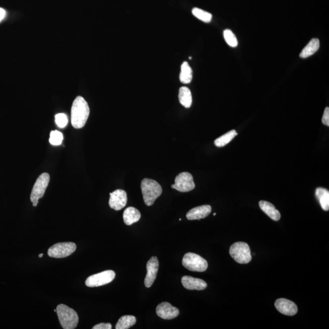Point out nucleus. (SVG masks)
<instances>
[{"instance_id": "39448f33", "label": "nucleus", "mask_w": 329, "mask_h": 329, "mask_svg": "<svg viewBox=\"0 0 329 329\" xmlns=\"http://www.w3.org/2000/svg\"><path fill=\"white\" fill-rule=\"evenodd\" d=\"M182 265L191 271L204 272L208 268V263L204 258L195 253H185L183 257Z\"/></svg>"}, {"instance_id": "dca6fc26", "label": "nucleus", "mask_w": 329, "mask_h": 329, "mask_svg": "<svg viewBox=\"0 0 329 329\" xmlns=\"http://www.w3.org/2000/svg\"><path fill=\"white\" fill-rule=\"evenodd\" d=\"M259 206L260 209L264 213L268 216L274 221H279L280 219V212L277 210L273 204L269 203L268 201H260L259 202Z\"/></svg>"}, {"instance_id": "72a5a7b5", "label": "nucleus", "mask_w": 329, "mask_h": 329, "mask_svg": "<svg viewBox=\"0 0 329 329\" xmlns=\"http://www.w3.org/2000/svg\"><path fill=\"white\" fill-rule=\"evenodd\" d=\"M216 215H217V214H216V213H215V214H214V215L215 216Z\"/></svg>"}, {"instance_id": "5701e85b", "label": "nucleus", "mask_w": 329, "mask_h": 329, "mask_svg": "<svg viewBox=\"0 0 329 329\" xmlns=\"http://www.w3.org/2000/svg\"><path fill=\"white\" fill-rule=\"evenodd\" d=\"M237 134H238L236 130L229 131L228 133L224 134L219 138L216 139L214 144L217 147H225V145L230 143L235 138V137L237 136Z\"/></svg>"}, {"instance_id": "cd10ccee", "label": "nucleus", "mask_w": 329, "mask_h": 329, "mask_svg": "<svg viewBox=\"0 0 329 329\" xmlns=\"http://www.w3.org/2000/svg\"><path fill=\"white\" fill-rule=\"evenodd\" d=\"M322 122L324 125L329 126V108L328 107L326 108L325 112H324Z\"/></svg>"}, {"instance_id": "7ed1b4c3", "label": "nucleus", "mask_w": 329, "mask_h": 329, "mask_svg": "<svg viewBox=\"0 0 329 329\" xmlns=\"http://www.w3.org/2000/svg\"><path fill=\"white\" fill-rule=\"evenodd\" d=\"M62 327L64 329H74L77 327L79 317L76 311L64 304H59L56 308Z\"/></svg>"}, {"instance_id": "6ab92c4d", "label": "nucleus", "mask_w": 329, "mask_h": 329, "mask_svg": "<svg viewBox=\"0 0 329 329\" xmlns=\"http://www.w3.org/2000/svg\"><path fill=\"white\" fill-rule=\"evenodd\" d=\"M179 99L180 104L186 108H189L192 104V95L191 91L187 87H180L179 91Z\"/></svg>"}, {"instance_id": "393cba45", "label": "nucleus", "mask_w": 329, "mask_h": 329, "mask_svg": "<svg viewBox=\"0 0 329 329\" xmlns=\"http://www.w3.org/2000/svg\"><path fill=\"white\" fill-rule=\"evenodd\" d=\"M224 38H225L226 43L231 47H236L238 45V40L235 36L233 32L230 29H226L223 32Z\"/></svg>"}, {"instance_id": "2f4dec72", "label": "nucleus", "mask_w": 329, "mask_h": 329, "mask_svg": "<svg viewBox=\"0 0 329 329\" xmlns=\"http://www.w3.org/2000/svg\"><path fill=\"white\" fill-rule=\"evenodd\" d=\"M43 255H44L43 253H40V254L39 255V257L41 258L43 257Z\"/></svg>"}, {"instance_id": "4be33fe9", "label": "nucleus", "mask_w": 329, "mask_h": 329, "mask_svg": "<svg viewBox=\"0 0 329 329\" xmlns=\"http://www.w3.org/2000/svg\"><path fill=\"white\" fill-rule=\"evenodd\" d=\"M136 318L132 315H125L120 318L116 325V329H128L136 323Z\"/></svg>"}, {"instance_id": "c756f323", "label": "nucleus", "mask_w": 329, "mask_h": 329, "mask_svg": "<svg viewBox=\"0 0 329 329\" xmlns=\"http://www.w3.org/2000/svg\"><path fill=\"white\" fill-rule=\"evenodd\" d=\"M6 12L2 8L0 7V22L6 17Z\"/></svg>"}, {"instance_id": "4468645a", "label": "nucleus", "mask_w": 329, "mask_h": 329, "mask_svg": "<svg viewBox=\"0 0 329 329\" xmlns=\"http://www.w3.org/2000/svg\"><path fill=\"white\" fill-rule=\"evenodd\" d=\"M181 282L186 289L190 290H204L207 287V283L204 280L191 276L183 277Z\"/></svg>"}, {"instance_id": "ddd939ff", "label": "nucleus", "mask_w": 329, "mask_h": 329, "mask_svg": "<svg viewBox=\"0 0 329 329\" xmlns=\"http://www.w3.org/2000/svg\"><path fill=\"white\" fill-rule=\"evenodd\" d=\"M127 193L123 190H117L110 193L109 206L115 210H120L126 206L127 204Z\"/></svg>"}, {"instance_id": "f8f14e48", "label": "nucleus", "mask_w": 329, "mask_h": 329, "mask_svg": "<svg viewBox=\"0 0 329 329\" xmlns=\"http://www.w3.org/2000/svg\"><path fill=\"white\" fill-rule=\"evenodd\" d=\"M158 316L164 320H172L179 315V310L166 302L159 304L156 308Z\"/></svg>"}, {"instance_id": "473e14b6", "label": "nucleus", "mask_w": 329, "mask_h": 329, "mask_svg": "<svg viewBox=\"0 0 329 329\" xmlns=\"http://www.w3.org/2000/svg\"><path fill=\"white\" fill-rule=\"evenodd\" d=\"M54 312H56V309L54 310Z\"/></svg>"}, {"instance_id": "7c9ffc66", "label": "nucleus", "mask_w": 329, "mask_h": 329, "mask_svg": "<svg viewBox=\"0 0 329 329\" xmlns=\"http://www.w3.org/2000/svg\"><path fill=\"white\" fill-rule=\"evenodd\" d=\"M39 203V201L34 202V203H32V206L34 207H36L37 206V204Z\"/></svg>"}, {"instance_id": "20e7f679", "label": "nucleus", "mask_w": 329, "mask_h": 329, "mask_svg": "<svg viewBox=\"0 0 329 329\" xmlns=\"http://www.w3.org/2000/svg\"><path fill=\"white\" fill-rule=\"evenodd\" d=\"M229 253L240 264L249 263L252 260L249 245L245 242L235 243L229 249Z\"/></svg>"}, {"instance_id": "f257e3e1", "label": "nucleus", "mask_w": 329, "mask_h": 329, "mask_svg": "<svg viewBox=\"0 0 329 329\" xmlns=\"http://www.w3.org/2000/svg\"><path fill=\"white\" fill-rule=\"evenodd\" d=\"M90 114L88 103L82 96H78L73 103L71 110L72 126L81 129L85 126Z\"/></svg>"}, {"instance_id": "9b49d317", "label": "nucleus", "mask_w": 329, "mask_h": 329, "mask_svg": "<svg viewBox=\"0 0 329 329\" xmlns=\"http://www.w3.org/2000/svg\"><path fill=\"white\" fill-rule=\"evenodd\" d=\"M274 306L280 313L287 316H294L298 313V306L293 301L287 299H277Z\"/></svg>"}, {"instance_id": "1a4fd4ad", "label": "nucleus", "mask_w": 329, "mask_h": 329, "mask_svg": "<svg viewBox=\"0 0 329 329\" xmlns=\"http://www.w3.org/2000/svg\"><path fill=\"white\" fill-rule=\"evenodd\" d=\"M171 188L180 192H188L195 188L193 177L189 172H184L178 174L175 179V184L171 185Z\"/></svg>"}, {"instance_id": "423d86ee", "label": "nucleus", "mask_w": 329, "mask_h": 329, "mask_svg": "<svg viewBox=\"0 0 329 329\" xmlns=\"http://www.w3.org/2000/svg\"><path fill=\"white\" fill-rule=\"evenodd\" d=\"M76 249L77 245L74 243H59L50 247L48 250V255L52 258H65L72 255Z\"/></svg>"}, {"instance_id": "c85d7f7f", "label": "nucleus", "mask_w": 329, "mask_h": 329, "mask_svg": "<svg viewBox=\"0 0 329 329\" xmlns=\"http://www.w3.org/2000/svg\"><path fill=\"white\" fill-rule=\"evenodd\" d=\"M112 325L110 323H100L98 324L92 328L93 329H111Z\"/></svg>"}, {"instance_id": "f03ea898", "label": "nucleus", "mask_w": 329, "mask_h": 329, "mask_svg": "<svg viewBox=\"0 0 329 329\" xmlns=\"http://www.w3.org/2000/svg\"><path fill=\"white\" fill-rule=\"evenodd\" d=\"M141 188L145 203L148 206H152L163 193V188L157 181L147 178L142 180Z\"/></svg>"}, {"instance_id": "a211bd4d", "label": "nucleus", "mask_w": 329, "mask_h": 329, "mask_svg": "<svg viewBox=\"0 0 329 329\" xmlns=\"http://www.w3.org/2000/svg\"><path fill=\"white\" fill-rule=\"evenodd\" d=\"M320 47V43L319 39H313L309 42L306 47L302 50L300 54V58H307L310 57V56L314 55L317 53L318 50H319Z\"/></svg>"}, {"instance_id": "aec40b11", "label": "nucleus", "mask_w": 329, "mask_h": 329, "mask_svg": "<svg viewBox=\"0 0 329 329\" xmlns=\"http://www.w3.org/2000/svg\"><path fill=\"white\" fill-rule=\"evenodd\" d=\"M316 196L322 209L325 211H328L329 209V190L323 188H318L316 190Z\"/></svg>"}, {"instance_id": "412c9836", "label": "nucleus", "mask_w": 329, "mask_h": 329, "mask_svg": "<svg viewBox=\"0 0 329 329\" xmlns=\"http://www.w3.org/2000/svg\"><path fill=\"white\" fill-rule=\"evenodd\" d=\"M180 81L183 83L187 84L191 82L193 78L192 69L187 62L183 63L181 66V71L180 74Z\"/></svg>"}, {"instance_id": "2eb2a0df", "label": "nucleus", "mask_w": 329, "mask_h": 329, "mask_svg": "<svg viewBox=\"0 0 329 329\" xmlns=\"http://www.w3.org/2000/svg\"><path fill=\"white\" fill-rule=\"evenodd\" d=\"M211 211V206L209 205H204L191 209L186 215V217L189 220H201L209 216Z\"/></svg>"}, {"instance_id": "6e6552de", "label": "nucleus", "mask_w": 329, "mask_h": 329, "mask_svg": "<svg viewBox=\"0 0 329 329\" xmlns=\"http://www.w3.org/2000/svg\"><path fill=\"white\" fill-rule=\"evenodd\" d=\"M50 179V175L47 172L40 174L37 178L31 191L30 199L32 203L39 201L44 196L48 184H49Z\"/></svg>"}, {"instance_id": "9d476101", "label": "nucleus", "mask_w": 329, "mask_h": 329, "mask_svg": "<svg viewBox=\"0 0 329 329\" xmlns=\"http://www.w3.org/2000/svg\"><path fill=\"white\" fill-rule=\"evenodd\" d=\"M159 263L157 257H152L147 264V274L145 279V285L150 288L155 282L159 270Z\"/></svg>"}, {"instance_id": "b1692460", "label": "nucleus", "mask_w": 329, "mask_h": 329, "mask_svg": "<svg viewBox=\"0 0 329 329\" xmlns=\"http://www.w3.org/2000/svg\"><path fill=\"white\" fill-rule=\"evenodd\" d=\"M192 13L195 17L205 23H209L212 20V15L211 13L199 9V8H193Z\"/></svg>"}, {"instance_id": "bb28decb", "label": "nucleus", "mask_w": 329, "mask_h": 329, "mask_svg": "<svg viewBox=\"0 0 329 329\" xmlns=\"http://www.w3.org/2000/svg\"><path fill=\"white\" fill-rule=\"evenodd\" d=\"M56 123L61 128H64L68 123V118L64 114H58L55 116Z\"/></svg>"}, {"instance_id": "a878e982", "label": "nucleus", "mask_w": 329, "mask_h": 329, "mask_svg": "<svg viewBox=\"0 0 329 329\" xmlns=\"http://www.w3.org/2000/svg\"><path fill=\"white\" fill-rule=\"evenodd\" d=\"M63 140V135L58 131L51 132L50 136V143L53 146H59L62 144Z\"/></svg>"}, {"instance_id": "f3484780", "label": "nucleus", "mask_w": 329, "mask_h": 329, "mask_svg": "<svg viewBox=\"0 0 329 329\" xmlns=\"http://www.w3.org/2000/svg\"><path fill=\"white\" fill-rule=\"evenodd\" d=\"M141 218V214L139 210L133 207H128L123 213L124 223L126 225L130 226L139 222Z\"/></svg>"}, {"instance_id": "0eeeda50", "label": "nucleus", "mask_w": 329, "mask_h": 329, "mask_svg": "<svg viewBox=\"0 0 329 329\" xmlns=\"http://www.w3.org/2000/svg\"><path fill=\"white\" fill-rule=\"evenodd\" d=\"M115 273L114 271L107 270L93 274L88 277L85 281V285L88 287H98L109 284L114 280Z\"/></svg>"}]
</instances>
